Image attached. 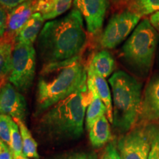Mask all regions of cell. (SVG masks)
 I'll list each match as a JSON object with an SVG mask.
<instances>
[{
    "mask_svg": "<svg viewBox=\"0 0 159 159\" xmlns=\"http://www.w3.org/2000/svg\"><path fill=\"white\" fill-rule=\"evenodd\" d=\"M43 16L39 12H35L27 23L19 32L15 39L16 43H24L33 45L43 27Z\"/></svg>",
    "mask_w": 159,
    "mask_h": 159,
    "instance_id": "5bb4252c",
    "label": "cell"
},
{
    "mask_svg": "<svg viewBox=\"0 0 159 159\" xmlns=\"http://www.w3.org/2000/svg\"><path fill=\"white\" fill-rule=\"evenodd\" d=\"M140 19V16L128 9L114 14L100 38L101 47L105 49L116 47L134 30Z\"/></svg>",
    "mask_w": 159,
    "mask_h": 159,
    "instance_id": "ba28073f",
    "label": "cell"
},
{
    "mask_svg": "<svg viewBox=\"0 0 159 159\" xmlns=\"http://www.w3.org/2000/svg\"><path fill=\"white\" fill-rule=\"evenodd\" d=\"M109 83L112 89V124L118 132L125 134L139 121L142 100V83L123 71L115 72Z\"/></svg>",
    "mask_w": 159,
    "mask_h": 159,
    "instance_id": "277c9868",
    "label": "cell"
},
{
    "mask_svg": "<svg viewBox=\"0 0 159 159\" xmlns=\"http://www.w3.org/2000/svg\"><path fill=\"white\" fill-rule=\"evenodd\" d=\"M148 159H159V126L156 125Z\"/></svg>",
    "mask_w": 159,
    "mask_h": 159,
    "instance_id": "cb8c5ba5",
    "label": "cell"
},
{
    "mask_svg": "<svg viewBox=\"0 0 159 159\" xmlns=\"http://www.w3.org/2000/svg\"><path fill=\"white\" fill-rule=\"evenodd\" d=\"M13 119L7 115L0 114V139L9 146L11 142V127Z\"/></svg>",
    "mask_w": 159,
    "mask_h": 159,
    "instance_id": "603a6c76",
    "label": "cell"
},
{
    "mask_svg": "<svg viewBox=\"0 0 159 159\" xmlns=\"http://www.w3.org/2000/svg\"><path fill=\"white\" fill-rule=\"evenodd\" d=\"M128 10L141 17L154 14L159 12V0H132Z\"/></svg>",
    "mask_w": 159,
    "mask_h": 159,
    "instance_id": "ffe728a7",
    "label": "cell"
},
{
    "mask_svg": "<svg viewBox=\"0 0 159 159\" xmlns=\"http://www.w3.org/2000/svg\"><path fill=\"white\" fill-rule=\"evenodd\" d=\"M88 71L80 55L60 62L43 64L38 78L35 116L87 84Z\"/></svg>",
    "mask_w": 159,
    "mask_h": 159,
    "instance_id": "7a4b0ae2",
    "label": "cell"
},
{
    "mask_svg": "<svg viewBox=\"0 0 159 159\" xmlns=\"http://www.w3.org/2000/svg\"><path fill=\"white\" fill-rule=\"evenodd\" d=\"M132 0H112V2H114L115 5H125V4L130 3Z\"/></svg>",
    "mask_w": 159,
    "mask_h": 159,
    "instance_id": "4dcf8cb0",
    "label": "cell"
},
{
    "mask_svg": "<svg viewBox=\"0 0 159 159\" xmlns=\"http://www.w3.org/2000/svg\"><path fill=\"white\" fill-rule=\"evenodd\" d=\"M36 2L37 0H28L10 11L5 33L1 39L15 45V39L19 32L36 12Z\"/></svg>",
    "mask_w": 159,
    "mask_h": 159,
    "instance_id": "8fae6325",
    "label": "cell"
},
{
    "mask_svg": "<svg viewBox=\"0 0 159 159\" xmlns=\"http://www.w3.org/2000/svg\"><path fill=\"white\" fill-rule=\"evenodd\" d=\"M27 1L28 0H0V5L3 6L6 10L11 11L12 9Z\"/></svg>",
    "mask_w": 159,
    "mask_h": 159,
    "instance_id": "f1b7e54d",
    "label": "cell"
},
{
    "mask_svg": "<svg viewBox=\"0 0 159 159\" xmlns=\"http://www.w3.org/2000/svg\"><path fill=\"white\" fill-rule=\"evenodd\" d=\"M54 159H94V157L93 155L87 153V152H77L57 156Z\"/></svg>",
    "mask_w": 159,
    "mask_h": 159,
    "instance_id": "484cf974",
    "label": "cell"
},
{
    "mask_svg": "<svg viewBox=\"0 0 159 159\" xmlns=\"http://www.w3.org/2000/svg\"><path fill=\"white\" fill-rule=\"evenodd\" d=\"M100 159H122L116 144L114 142H109L106 145L101 155Z\"/></svg>",
    "mask_w": 159,
    "mask_h": 159,
    "instance_id": "d4e9b609",
    "label": "cell"
},
{
    "mask_svg": "<svg viewBox=\"0 0 159 159\" xmlns=\"http://www.w3.org/2000/svg\"><path fill=\"white\" fill-rule=\"evenodd\" d=\"M73 3L84 19L87 31L91 35L98 34L102 27L108 0H74Z\"/></svg>",
    "mask_w": 159,
    "mask_h": 159,
    "instance_id": "9c48e42d",
    "label": "cell"
},
{
    "mask_svg": "<svg viewBox=\"0 0 159 159\" xmlns=\"http://www.w3.org/2000/svg\"><path fill=\"white\" fill-rule=\"evenodd\" d=\"M0 159H13L9 147L0 139Z\"/></svg>",
    "mask_w": 159,
    "mask_h": 159,
    "instance_id": "83f0119b",
    "label": "cell"
},
{
    "mask_svg": "<svg viewBox=\"0 0 159 159\" xmlns=\"http://www.w3.org/2000/svg\"><path fill=\"white\" fill-rule=\"evenodd\" d=\"M36 58L37 53L33 45L15 43L8 80L21 94L29 91L33 85L36 72Z\"/></svg>",
    "mask_w": 159,
    "mask_h": 159,
    "instance_id": "8992f818",
    "label": "cell"
},
{
    "mask_svg": "<svg viewBox=\"0 0 159 159\" xmlns=\"http://www.w3.org/2000/svg\"><path fill=\"white\" fill-rule=\"evenodd\" d=\"M74 0H51L48 8L42 15L43 19L52 20L62 15L69 10Z\"/></svg>",
    "mask_w": 159,
    "mask_h": 159,
    "instance_id": "44dd1931",
    "label": "cell"
},
{
    "mask_svg": "<svg viewBox=\"0 0 159 159\" xmlns=\"http://www.w3.org/2000/svg\"><path fill=\"white\" fill-rule=\"evenodd\" d=\"M106 115L99 119L89 130V140L95 148L108 144L111 139V127Z\"/></svg>",
    "mask_w": 159,
    "mask_h": 159,
    "instance_id": "9a60e30c",
    "label": "cell"
},
{
    "mask_svg": "<svg viewBox=\"0 0 159 159\" xmlns=\"http://www.w3.org/2000/svg\"><path fill=\"white\" fill-rule=\"evenodd\" d=\"M14 121L19 125L21 139H22L23 156L27 158L38 159L39 158L38 153V144L32 136L30 131L27 128L25 122L19 119H15Z\"/></svg>",
    "mask_w": 159,
    "mask_h": 159,
    "instance_id": "ac0fdd59",
    "label": "cell"
},
{
    "mask_svg": "<svg viewBox=\"0 0 159 159\" xmlns=\"http://www.w3.org/2000/svg\"><path fill=\"white\" fill-rule=\"evenodd\" d=\"M88 85L59 101L41 115L40 134L52 142L75 140L83 134L86 108L91 101Z\"/></svg>",
    "mask_w": 159,
    "mask_h": 159,
    "instance_id": "3957f363",
    "label": "cell"
},
{
    "mask_svg": "<svg viewBox=\"0 0 159 159\" xmlns=\"http://www.w3.org/2000/svg\"><path fill=\"white\" fill-rule=\"evenodd\" d=\"M8 147L11 151L13 159H18L21 158V157H24L22 139H21L19 125L14 120L12 123L11 142H10Z\"/></svg>",
    "mask_w": 159,
    "mask_h": 159,
    "instance_id": "7402d4cb",
    "label": "cell"
},
{
    "mask_svg": "<svg viewBox=\"0 0 159 159\" xmlns=\"http://www.w3.org/2000/svg\"><path fill=\"white\" fill-rule=\"evenodd\" d=\"M37 40L38 52L43 64L80 55L88 40L80 12L74 7L65 16L47 21Z\"/></svg>",
    "mask_w": 159,
    "mask_h": 159,
    "instance_id": "6da1fadb",
    "label": "cell"
},
{
    "mask_svg": "<svg viewBox=\"0 0 159 159\" xmlns=\"http://www.w3.org/2000/svg\"><path fill=\"white\" fill-rule=\"evenodd\" d=\"M14 44L0 38V81L10 75Z\"/></svg>",
    "mask_w": 159,
    "mask_h": 159,
    "instance_id": "d6986e66",
    "label": "cell"
},
{
    "mask_svg": "<svg viewBox=\"0 0 159 159\" xmlns=\"http://www.w3.org/2000/svg\"><path fill=\"white\" fill-rule=\"evenodd\" d=\"M150 21L151 25L153 26L154 28L159 32V12H157V13L151 16Z\"/></svg>",
    "mask_w": 159,
    "mask_h": 159,
    "instance_id": "f546056e",
    "label": "cell"
},
{
    "mask_svg": "<svg viewBox=\"0 0 159 159\" xmlns=\"http://www.w3.org/2000/svg\"><path fill=\"white\" fill-rule=\"evenodd\" d=\"M87 85L91 94V101L85 113V128L89 130L95 122L102 116L107 114V108L97 94L92 78L88 75Z\"/></svg>",
    "mask_w": 159,
    "mask_h": 159,
    "instance_id": "4fadbf2b",
    "label": "cell"
},
{
    "mask_svg": "<svg viewBox=\"0 0 159 159\" xmlns=\"http://www.w3.org/2000/svg\"><path fill=\"white\" fill-rule=\"evenodd\" d=\"M27 101L24 95L10 82L0 87V114L10 116L13 120L25 122L27 116Z\"/></svg>",
    "mask_w": 159,
    "mask_h": 159,
    "instance_id": "30bf717a",
    "label": "cell"
},
{
    "mask_svg": "<svg viewBox=\"0 0 159 159\" xmlns=\"http://www.w3.org/2000/svg\"><path fill=\"white\" fill-rule=\"evenodd\" d=\"M88 71V75L92 78L94 81L95 88H96L97 92L98 94L99 97L102 99V101L104 103L105 107L107 108V114L106 116L108 118L110 123H113V102H112V97L110 89H109L108 84L107 81L105 80L104 77L97 74V72L93 70L89 66L87 68Z\"/></svg>",
    "mask_w": 159,
    "mask_h": 159,
    "instance_id": "2e32d148",
    "label": "cell"
},
{
    "mask_svg": "<svg viewBox=\"0 0 159 159\" xmlns=\"http://www.w3.org/2000/svg\"><path fill=\"white\" fill-rule=\"evenodd\" d=\"M158 41V32L148 19H144L123 46V58L137 74L146 76L152 67Z\"/></svg>",
    "mask_w": 159,
    "mask_h": 159,
    "instance_id": "5b68a950",
    "label": "cell"
},
{
    "mask_svg": "<svg viewBox=\"0 0 159 159\" xmlns=\"http://www.w3.org/2000/svg\"><path fill=\"white\" fill-rule=\"evenodd\" d=\"M7 11L3 6L0 5V38H2L5 34L6 27H7Z\"/></svg>",
    "mask_w": 159,
    "mask_h": 159,
    "instance_id": "4316f807",
    "label": "cell"
},
{
    "mask_svg": "<svg viewBox=\"0 0 159 159\" xmlns=\"http://www.w3.org/2000/svg\"><path fill=\"white\" fill-rule=\"evenodd\" d=\"M89 66L95 72L105 78L110 76L114 71L115 61L108 51L102 50L94 55Z\"/></svg>",
    "mask_w": 159,
    "mask_h": 159,
    "instance_id": "e0dca14e",
    "label": "cell"
},
{
    "mask_svg": "<svg viewBox=\"0 0 159 159\" xmlns=\"http://www.w3.org/2000/svg\"><path fill=\"white\" fill-rule=\"evenodd\" d=\"M139 120L144 123L159 120V75L152 77L145 88Z\"/></svg>",
    "mask_w": 159,
    "mask_h": 159,
    "instance_id": "7c38bea8",
    "label": "cell"
},
{
    "mask_svg": "<svg viewBox=\"0 0 159 159\" xmlns=\"http://www.w3.org/2000/svg\"><path fill=\"white\" fill-rule=\"evenodd\" d=\"M155 127V124L142 122L123 134L116 143L121 158L148 159Z\"/></svg>",
    "mask_w": 159,
    "mask_h": 159,
    "instance_id": "52a82bcc",
    "label": "cell"
}]
</instances>
